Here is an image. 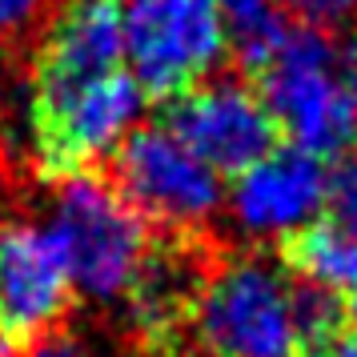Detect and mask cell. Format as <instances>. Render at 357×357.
<instances>
[{"mask_svg": "<svg viewBox=\"0 0 357 357\" xmlns=\"http://www.w3.org/2000/svg\"><path fill=\"white\" fill-rule=\"evenodd\" d=\"M0 354H4V349H0Z\"/></svg>", "mask_w": 357, "mask_h": 357, "instance_id": "20", "label": "cell"}, {"mask_svg": "<svg viewBox=\"0 0 357 357\" xmlns=\"http://www.w3.org/2000/svg\"><path fill=\"white\" fill-rule=\"evenodd\" d=\"M257 93L277 132L313 157H345L357 149V105L341 73V56L321 29L285 24L253 61Z\"/></svg>", "mask_w": 357, "mask_h": 357, "instance_id": "3", "label": "cell"}, {"mask_svg": "<svg viewBox=\"0 0 357 357\" xmlns=\"http://www.w3.org/2000/svg\"><path fill=\"white\" fill-rule=\"evenodd\" d=\"M277 4L281 0H217L229 29V40L241 49L245 65H253L261 52L277 40V33L289 24V20H281Z\"/></svg>", "mask_w": 357, "mask_h": 357, "instance_id": "13", "label": "cell"}, {"mask_svg": "<svg viewBox=\"0 0 357 357\" xmlns=\"http://www.w3.org/2000/svg\"><path fill=\"white\" fill-rule=\"evenodd\" d=\"M293 13L297 24H309V29H333V24H345V20L357 17V0H281Z\"/></svg>", "mask_w": 357, "mask_h": 357, "instance_id": "15", "label": "cell"}, {"mask_svg": "<svg viewBox=\"0 0 357 357\" xmlns=\"http://www.w3.org/2000/svg\"><path fill=\"white\" fill-rule=\"evenodd\" d=\"M125 68V33L116 0H68L49 20L33 61V93L73 89Z\"/></svg>", "mask_w": 357, "mask_h": 357, "instance_id": "10", "label": "cell"}, {"mask_svg": "<svg viewBox=\"0 0 357 357\" xmlns=\"http://www.w3.org/2000/svg\"><path fill=\"white\" fill-rule=\"evenodd\" d=\"M329 205L325 161L305 149L277 145L237 173L225 209L233 225L253 241H289Z\"/></svg>", "mask_w": 357, "mask_h": 357, "instance_id": "9", "label": "cell"}, {"mask_svg": "<svg viewBox=\"0 0 357 357\" xmlns=\"http://www.w3.org/2000/svg\"><path fill=\"white\" fill-rule=\"evenodd\" d=\"M321 357H357V329H349V325H345L337 337L321 349Z\"/></svg>", "mask_w": 357, "mask_h": 357, "instance_id": "18", "label": "cell"}, {"mask_svg": "<svg viewBox=\"0 0 357 357\" xmlns=\"http://www.w3.org/2000/svg\"><path fill=\"white\" fill-rule=\"evenodd\" d=\"M197 285H201V269L193 265L189 253H181V249H169V253L153 249L145 273L137 277L132 293L125 297L137 333H145L149 341L173 337L181 325L189 321Z\"/></svg>", "mask_w": 357, "mask_h": 357, "instance_id": "11", "label": "cell"}, {"mask_svg": "<svg viewBox=\"0 0 357 357\" xmlns=\"http://www.w3.org/2000/svg\"><path fill=\"white\" fill-rule=\"evenodd\" d=\"M145 89L129 68L97 77L89 84L33 93L29 89V132L40 165L52 173H81L100 157H116V149L141 129Z\"/></svg>", "mask_w": 357, "mask_h": 357, "instance_id": "5", "label": "cell"}, {"mask_svg": "<svg viewBox=\"0 0 357 357\" xmlns=\"http://www.w3.org/2000/svg\"><path fill=\"white\" fill-rule=\"evenodd\" d=\"M185 325L201 357H305L345 329V301L261 253H237L201 273Z\"/></svg>", "mask_w": 357, "mask_h": 357, "instance_id": "1", "label": "cell"}, {"mask_svg": "<svg viewBox=\"0 0 357 357\" xmlns=\"http://www.w3.org/2000/svg\"><path fill=\"white\" fill-rule=\"evenodd\" d=\"M329 205H333V221L357 237V149L341 157L337 173L329 177Z\"/></svg>", "mask_w": 357, "mask_h": 357, "instance_id": "14", "label": "cell"}, {"mask_svg": "<svg viewBox=\"0 0 357 357\" xmlns=\"http://www.w3.org/2000/svg\"><path fill=\"white\" fill-rule=\"evenodd\" d=\"M20 357H97V354L81 337H73V333H45L33 345H24Z\"/></svg>", "mask_w": 357, "mask_h": 357, "instance_id": "17", "label": "cell"}, {"mask_svg": "<svg viewBox=\"0 0 357 357\" xmlns=\"http://www.w3.org/2000/svg\"><path fill=\"white\" fill-rule=\"evenodd\" d=\"M45 225L61 245L73 289L97 305L125 301L153 257L149 221L132 209L116 181L89 169L56 177Z\"/></svg>", "mask_w": 357, "mask_h": 357, "instance_id": "2", "label": "cell"}, {"mask_svg": "<svg viewBox=\"0 0 357 357\" xmlns=\"http://www.w3.org/2000/svg\"><path fill=\"white\" fill-rule=\"evenodd\" d=\"M169 129L221 177H237L269 149H277V125L261 93L233 77H217L173 97Z\"/></svg>", "mask_w": 357, "mask_h": 357, "instance_id": "8", "label": "cell"}, {"mask_svg": "<svg viewBox=\"0 0 357 357\" xmlns=\"http://www.w3.org/2000/svg\"><path fill=\"white\" fill-rule=\"evenodd\" d=\"M285 269L337 301L357 297V237L337 221H313L285 241Z\"/></svg>", "mask_w": 357, "mask_h": 357, "instance_id": "12", "label": "cell"}, {"mask_svg": "<svg viewBox=\"0 0 357 357\" xmlns=\"http://www.w3.org/2000/svg\"><path fill=\"white\" fill-rule=\"evenodd\" d=\"M116 189L145 221L173 233H201L225 209V181L169 125H141L116 149Z\"/></svg>", "mask_w": 357, "mask_h": 357, "instance_id": "6", "label": "cell"}, {"mask_svg": "<svg viewBox=\"0 0 357 357\" xmlns=\"http://www.w3.org/2000/svg\"><path fill=\"white\" fill-rule=\"evenodd\" d=\"M49 0H0V40H17L33 29Z\"/></svg>", "mask_w": 357, "mask_h": 357, "instance_id": "16", "label": "cell"}, {"mask_svg": "<svg viewBox=\"0 0 357 357\" xmlns=\"http://www.w3.org/2000/svg\"><path fill=\"white\" fill-rule=\"evenodd\" d=\"M125 68L145 97H181L205 84L229 52L217 0H125Z\"/></svg>", "mask_w": 357, "mask_h": 357, "instance_id": "4", "label": "cell"}, {"mask_svg": "<svg viewBox=\"0 0 357 357\" xmlns=\"http://www.w3.org/2000/svg\"><path fill=\"white\" fill-rule=\"evenodd\" d=\"M0 205H4V165H0Z\"/></svg>", "mask_w": 357, "mask_h": 357, "instance_id": "19", "label": "cell"}, {"mask_svg": "<svg viewBox=\"0 0 357 357\" xmlns=\"http://www.w3.org/2000/svg\"><path fill=\"white\" fill-rule=\"evenodd\" d=\"M73 293L61 245L45 221H0V349H20L52 333Z\"/></svg>", "mask_w": 357, "mask_h": 357, "instance_id": "7", "label": "cell"}]
</instances>
